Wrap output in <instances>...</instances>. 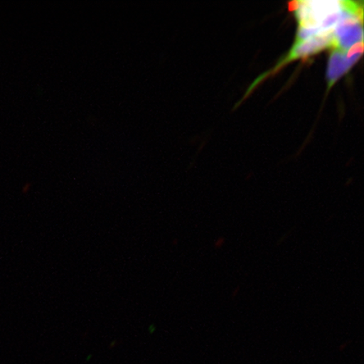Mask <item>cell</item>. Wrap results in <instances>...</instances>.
Returning a JSON list of instances; mask_svg holds the SVG:
<instances>
[{
	"label": "cell",
	"instance_id": "cell-1",
	"mask_svg": "<svg viewBox=\"0 0 364 364\" xmlns=\"http://www.w3.org/2000/svg\"><path fill=\"white\" fill-rule=\"evenodd\" d=\"M353 1H299L289 4V9L295 14L299 28H314L320 31L326 20L336 13L352 8Z\"/></svg>",
	"mask_w": 364,
	"mask_h": 364
},
{
	"label": "cell",
	"instance_id": "cell-2",
	"mask_svg": "<svg viewBox=\"0 0 364 364\" xmlns=\"http://www.w3.org/2000/svg\"><path fill=\"white\" fill-rule=\"evenodd\" d=\"M333 30L312 36V38L304 40L303 42L295 43L294 47L288 53V55L285 56L284 59H282V60L277 63V65L273 68L271 72L261 76L257 81L255 82L249 90H252L254 86L265 78V77L270 75V74H273V73L277 72L279 68L288 65L290 62L297 60V59H306L312 55H316V54L324 51L326 48H333Z\"/></svg>",
	"mask_w": 364,
	"mask_h": 364
},
{
	"label": "cell",
	"instance_id": "cell-3",
	"mask_svg": "<svg viewBox=\"0 0 364 364\" xmlns=\"http://www.w3.org/2000/svg\"><path fill=\"white\" fill-rule=\"evenodd\" d=\"M363 11L350 12L333 29V48L348 53L354 46L363 43Z\"/></svg>",
	"mask_w": 364,
	"mask_h": 364
},
{
	"label": "cell",
	"instance_id": "cell-4",
	"mask_svg": "<svg viewBox=\"0 0 364 364\" xmlns=\"http://www.w3.org/2000/svg\"><path fill=\"white\" fill-rule=\"evenodd\" d=\"M363 53V43L358 44L348 53L333 49L331 52L328 66H327V90H330L341 77L347 74L351 68L361 58Z\"/></svg>",
	"mask_w": 364,
	"mask_h": 364
}]
</instances>
